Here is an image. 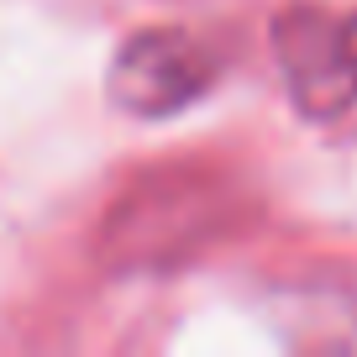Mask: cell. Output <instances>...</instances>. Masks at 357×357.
<instances>
[{"label":"cell","instance_id":"obj_1","mask_svg":"<svg viewBox=\"0 0 357 357\" xmlns=\"http://www.w3.org/2000/svg\"><path fill=\"white\" fill-rule=\"evenodd\" d=\"M221 79V53L184 26H147L111 58V105L142 121H163L195 105Z\"/></svg>","mask_w":357,"mask_h":357},{"label":"cell","instance_id":"obj_2","mask_svg":"<svg viewBox=\"0 0 357 357\" xmlns=\"http://www.w3.org/2000/svg\"><path fill=\"white\" fill-rule=\"evenodd\" d=\"M273 47L284 84L305 116L331 121L357 105V11L294 6L273 26Z\"/></svg>","mask_w":357,"mask_h":357}]
</instances>
